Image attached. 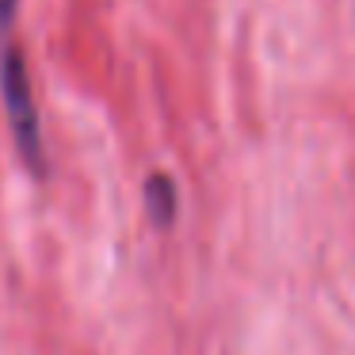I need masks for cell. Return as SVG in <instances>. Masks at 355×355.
Returning <instances> with one entry per match:
<instances>
[{
  "mask_svg": "<svg viewBox=\"0 0 355 355\" xmlns=\"http://www.w3.org/2000/svg\"><path fill=\"white\" fill-rule=\"evenodd\" d=\"M141 199H146V214L149 222L157 225H172L180 214V195H176V184H172L164 172H153V176L146 180V191H141Z\"/></svg>",
  "mask_w": 355,
  "mask_h": 355,
  "instance_id": "cell-2",
  "label": "cell"
},
{
  "mask_svg": "<svg viewBox=\"0 0 355 355\" xmlns=\"http://www.w3.org/2000/svg\"><path fill=\"white\" fill-rule=\"evenodd\" d=\"M16 4L19 0H0V31H8L12 19H16Z\"/></svg>",
  "mask_w": 355,
  "mask_h": 355,
  "instance_id": "cell-3",
  "label": "cell"
},
{
  "mask_svg": "<svg viewBox=\"0 0 355 355\" xmlns=\"http://www.w3.org/2000/svg\"><path fill=\"white\" fill-rule=\"evenodd\" d=\"M0 100H4V115H8V130L16 138L19 157L27 161V168L35 176L46 180L50 164H46V146H42L39 107H35V92H31L24 54L16 46H4V54H0Z\"/></svg>",
  "mask_w": 355,
  "mask_h": 355,
  "instance_id": "cell-1",
  "label": "cell"
}]
</instances>
